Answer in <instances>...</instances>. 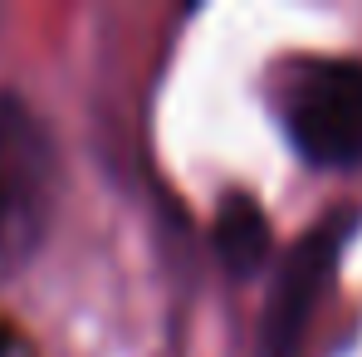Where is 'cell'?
I'll use <instances>...</instances> for the list:
<instances>
[{"mask_svg": "<svg viewBox=\"0 0 362 357\" xmlns=\"http://www.w3.org/2000/svg\"><path fill=\"white\" fill-rule=\"evenodd\" d=\"M353 216L338 211L318 226H308L294 250L279 259V279H274V294L264 308V357H294L299 353V338L308 328V318L318 313V298L328 294L333 284V269H338V254L353 235Z\"/></svg>", "mask_w": 362, "mask_h": 357, "instance_id": "obj_3", "label": "cell"}, {"mask_svg": "<svg viewBox=\"0 0 362 357\" xmlns=\"http://www.w3.org/2000/svg\"><path fill=\"white\" fill-rule=\"evenodd\" d=\"M269 221L264 211L245 196V191H230L216 211V254L221 264L235 274V279H250L264 259H269Z\"/></svg>", "mask_w": 362, "mask_h": 357, "instance_id": "obj_4", "label": "cell"}, {"mask_svg": "<svg viewBox=\"0 0 362 357\" xmlns=\"http://www.w3.org/2000/svg\"><path fill=\"white\" fill-rule=\"evenodd\" d=\"M54 142L20 93L0 88V279L20 274L54 216Z\"/></svg>", "mask_w": 362, "mask_h": 357, "instance_id": "obj_1", "label": "cell"}, {"mask_svg": "<svg viewBox=\"0 0 362 357\" xmlns=\"http://www.w3.org/2000/svg\"><path fill=\"white\" fill-rule=\"evenodd\" d=\"M279 122L308 167L362 162V59H313L279 88Z\"/></svg>", "mask_w": 362, "mask_h": 357, "instance_id": "obj_2", "label": "cell"}]
</instances>
